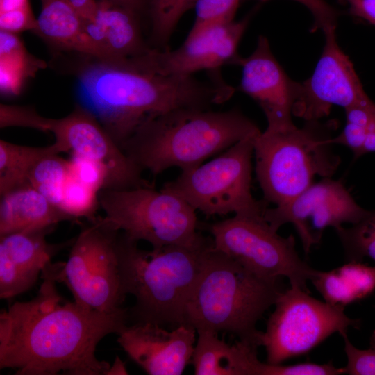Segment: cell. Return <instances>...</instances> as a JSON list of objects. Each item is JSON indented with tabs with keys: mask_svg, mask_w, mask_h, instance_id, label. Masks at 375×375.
Here are the masks:
<instances>
[{
	"mask_svg": "<svg viewBox=\"0 0 375 375\" xmlns=\"http://www.w3.org/2000/svg\"><path fill=\"white\" fill-rule=\"evenodd\" d=\"M97 3L94 17L84 24L94 58L121 60L142 54L150 48L143 40L137 12L106 1Z\"/></svg>",
	"mask_w": 375,
	"mask_h": 375,
	"instance_id": "cell-19",
	"label": "cell"
},
{
	"mask_svg": "<svg viewBox=\"0 0 375 375\" xmlns=\"http://www.w3.org/2000/svg\"><path fill=\"white\" fill-rule=\"evenodd\" d=\"M335 124L319 121L261 132L255 139L256 174L264 200L275 206L290 201L314 183L316 176L330 178L340 157L331 146Z\"/></svg>",
	"mask_w": 375,
	"mask_h": 375,
	"instance_id": "cell-6",
	"label": "cell"
},
{
	"mask_svg": "<svg viewBox=\"0 0 375 375\" xmlns=\"http://www.w3.org/2000/svg\"><path fill=\"white\" fill-rule=\"evenodd\" d=\"M369 344L371 348L375 349V330L373 331L370 337Z\"/></svg>",
	"mask_w": 375,
	"mask_h": 375,
	"instance_id": "cell-42",
	"label": "cell"
},
{
	"mask_svg": "<svg viewBox=\"0 0 375 375\" xmlns=\"http://www.w3.org/2000/svg\"><path fill=\"white\" fill-rule=\"evenodd\" d=\"M197 0H151V38L156 46H165L182 15Z\"/></svg>",
	"mask_w": 375,
	"mask_h": 375,
	"instance_id": "cell-27",
	"label": "cell"
},
{
	"mask_svg": "<svg viewBox=\"0 0 375 375\" xmlns=\"http://www.w3.org/2000/svg\"><path fill=\"white\" fill-rule=\"evenodd\" d=\"M51 153L60 154L53 144L34 147L0 140V195L29 185V174L35 165Z\"/></svg>",
	"mask_w": 375,
	"mask_h": 375,
	"instance_id": "cell-24",
	"label": "cell"
},
{
	"mask_svg": "<svg viewBox=\"0 0 375 375\" xmlns=\"http://www.w3.org/2000/svg\"><path fill=\"white\" fill-rule=\"evenodd\" d=\"M42 9L33 31L59 50L94 56L85 33V20L64 0H41Z\"/></svg>",
	"mask_w": 375,
	"mask_h": 375,
	"instance_id": "cell-21",
	"label": "cell"
},
{
	"mask_svg": "<svg viewBox=\"0 0 375 375\" xmlns=\"http://www.w3.org/2000/svg\"><path fill=\"white\" fill-rule=\"evenodd\" d=\"M344 341L347 363L344 374L349 375H375V349H360L349 340L347 331L340 333Z\"/></svg>",
	"mask_w": 375,
	"mask_h": 375,
	"instance_id": "cell-34",
	"label": "cell"
},
{
	"mask_svg": "<svg viewBox=\"0 0 375 375\" xmlns=\"http://www.w3.org/2000/svg\"><path fill=\"white\" fill-rule=\"evenodd\" d=\"M335 29L323 31L325 43L315 70L299 83L292 114L306 122L328 116L334 106L346 109L370 100L352 62L338 43Z\"/></svg>",
	"mask_w": 375,
	"mask_h": 375,
	"instance_id": "cell-14",
	"label": "cell"
},
{
	"mask_svg": "<svg viewBox=\"0 0 375 375\" xmlns=\"http://www.w3.org/2000/svg\"><path fill=\"white\" fill-rule=\"evenodd\" d=\"M369 212L356 201L341 181L330 177L314 182L282 206L267 208L264 217L276 231L287 223L292 224L308 255L312 247L320 243L326 228L356 224Z\"/></svg>",
	"mask_w": 375,
	"mask_h": 375,
	"instance_id": "cell-12",
	"label": "cell"
},
{
	"mask_svg": "<svg viewBox=\"0 0 375 375\" xmlns=\"http://www.w3.org/2000/svg\"><path fill=\"white\" fill-rule=\"evenodd\" d=\"M36 22L31 5L0 12L1 31L16 34L24 31H33L36 27Z\"/></svg>",
	"mask_w": 375,
	"mask_h": 375,
	"instance_id": "cell-36",
	"label": "cell"
},
{
	"mask_svg": "<svg viewBox=\"0 0 375 375\" xmlns=\"http://www.w3.org/2000/svg\"><path fill=\"white\" fill-rule=\"evenodd\" d=\"M52 119L41 116L28 106H12L1 103L0 127L20 126L50 132Z\"/></svg>",
	"mask_w": 375,
	"mask_h": 375,
	"instance_id": "cell-31",
	"label": "cell"
},
{
	"mask_svg": "<svg viewBox=\"0 0 375 375\" xmlns=\"http://www.w3.org/2000/svg\"><path fill=\"white\" fill-rule=\"evenodd\" d=\"M85 20H92L97 10V0H64Z\"/></svg>",
	"mask_w": 375,
	"mask_h": 375,
	"instance_id": "cell-38",
	"label": "cell"
},
{
	"mask_svg": "<svg viewBox=\"0 0 375 375\" xmlns=\"http://www.w3.org/2000/svg\"><path fill=\"white\" fill-rule=\"evenodd\" d=\"M99 206V192L83 183L72 174L67 183L60 208L74 221L79 218L92 220Z\"/></svg>",
	"mask_w": 375,
	"mask_h": 375,
	"instance_id": "cell-28",
	"label": "cell"
},
{
	"mask_svg": "<svg viewBox=\"0 0 375 375\" xmlns=\"http://www.w3.org/2000/svg\"><path fill=\"white\" fill-rule=\"evenodd\" d=\"M240 0H197L196 17L185 40L196 38L208 28L233 21Z\"/></svg>",
	"mask_w": 375,
	"mask_h": 375,
	"instance_id": "cell-29",
	"label": "cell"
},
{
	"mask_svg": "<svg viewBox=\"0 0 375 375\" xmlns=\"http://www.w3.org/2000/svg\"><path fill=\"white\" fill-rule=\"evenodd\" d=\"M278 281L258 276L212 243L185 303L183 324L224 331L259 347L262 331L256 324L283 292Z\"/></svg>",
	"mask_w": 375,
	"mask_h": 375,
	"instance_id": "cell-4",
	"label": "cell"
},
{
	"mask_svg": "<svg viewBox=\"0 0 375 375\" xmlns=\"http://www.w3.org/2000/svg\"><path fill=\"white\" fill-rule=\"evenodd\" d=\"M274 306L261 335L270 364L303 355L334 333L358 328L361 324L344 313L345 307L321 301L297 288L284 290Z\"/></svg>",
	"mask_w": 375,
	"mask_h": 375,
	"instance_id": "cell-11",
	"label": "cell"
},
{
	"mask_svg": "<svg viewBox=\"0 0 375 375\" xmlns=\"http://www.w3.org/2000/svg\"><path fill=\"white\" fill-rule=\"evenodd\" d=\"M258 135L240 140L206 163L181 171L161 190L206 216L264 213L267 203L256 200L251 193L252 158Z\"/></svg>",
	"mask_w": 375,
	"mask_h": 375,
	"instance_id": "cell-8",
	"label": "cell"
},
{
	"mask_svg": "<svg viewBox=\"0 0 375 375\" xmlns=\"http://www.w3.org/2000/svg\"><path fill=\"white\" fill-rule=\"evenodd\" d=\"M197 331L182 324L169 331L151 322L126 325L117 342L129 358L149 375H181L190 363Z\"/></svg>",
	"mask_w": 375,
	"mask_h": 375,
	"instance_id": "cell-17",
	"label": "cell"
},
{
	"mask_svg": "<svg viewBox=\"0 0 375 375\" xmlns=\"http://www.w3.org/2000/svg\"><path fill=\"white\" fill-rule=\"evenodd\" d=\"M88 221L75 238L67 260L51 263L50 269L78 303L100 312H115L122 308L126 297L116 246L119 231L102 217Z\"/></svg>",
	"mask_w": 375,
	"mask_h": 375,
	"instance_id": "cell-10",
	"label": "cell"
},
{
	"mask_svg": "<svg viewBox=\"0 0 375 375\" xmlns=\"http://www.w3.org/2000/svg\"><path fill=\"white\" fill-rule=\"evenodd\" d=\"M1 92L16 95L24 80L44 63L26 52L16 33L0 31Z\"/></svg>",
	"mask_w": 375,
	"mask_h": 375,
	"instance_id": "cell-23",
	"label": "cell"
},
{
	"mask_svg": "<svg viewBox=\"0 0 375 375\" xmlns=\"http://www.w3.org/2000/svg\"><path fill=\"white\" fill-rule=\"evenodd\" d=\"M353 290L358 301L372 294L375 290V265L362 262H348L337 267Z\"/></svg>",
	"mask_w": 375,
	"mask_h": 375,
	"instance_id": "cell-32",
	"label": "cell"
},
{
	"mask_svg": "<svg viewBox=\"0 0 375 375\" xmlns=\"http://www.w3.org/2000/svg\"><path fill=\"white\" fill-rule=\"evenodd\" d=\"M69 162L72 176L83 183L98 192L108 188V174L101 165L72 154Z\"/></svg>",
	"mask_w": 375,
	"mask_h": 375,
	"instance_id": "cell-33",
	"label": "cell"
},
{
	"mask_svg": "<svg viewBox=\"0 0 375 375\" xmlns=\"http://www.w3.org/2000/svg\"><path fill=\"white\" fill-rule=\"evenodd\" d=\"M76 72L80 106L93 115L114 141L122 145L145 123L183 109H212L235 89L212 71L206 80L163 76L138 56L121 60L88 56Z\"/></svg>",
	"mask_w": 375,
	"mask_h": 375,
	"instance_id": "cell-2",
	"label": "cell"
},
{
	"mask_svg": "<svg viewBox=\"0 0 375 375\" xmlns=\"http://www.w3.org/2000/svg\"><path fill=\"white\" fill-rule=\"evenodd\" d=\"M50 132L59 153L70 152L103 167L108 174V190L153 186L97 118L80 105L65 117L52 119Z\"/></svg>",
	"mask_w": 375,
	"mask_h": 375,
	"instance_id": "cell-13",
	"label": "cell"
},
{
	"mask_svg": "<svg viewBox=\"0 0 375 375\" xmlns=\"http://www.w3.org/2000/svg\"><path fill=\"white\" fill-rule=\"evenodd\" d=\"M54 228L11 233L0 237V298L10 299L31 288L51 258L74 239L49 243Z\"/></svg>",
	"mask_w": 375,
	"mask_h": 375,
	"instance_id": "cell-18",
	"label": "cell"
},
{
	"mask_svg": "<svg viewBox=\"0 0 375 375\" xmlns=\"http://www.w3.org/2000/svg\"><path fill=\"white\" fill-rule=\"evenodd\" d=\"M233 64L242 67L239 89L262 110L269 130L295 126L292 119L299 83L292 80L273 55L269 41L258 37L256 47L247 58L240 56Z\"/></svg>",
	"mask_w": 375,
	"mask_h": 375,
	"instance_id": "cell-16",
	"label": "cell"
},
{
	"mask_svg": "<svg viewBox=\"0 0 375 375\" xmlns=\"http://www.w3.org/2000/svg\"><path fill=\"white\" fill-rule=\"evenodd\" d=\"M49 265L35 297L0 313V369L17 375H106L111 365L97 358V347L127 325L128 311L103 312L65 300Z\"/></svg>",
	"mask_w": 375,
	"mask_h": 375,
	"instance_id": "cell-1",
	"label": "cell"
},
{
	"mask_svg": "<svg viewBox=\"0 0 375 375\" xmlns=\"http://www.w3.org/2000/svg\"><path fill=\"white\" fill-rule=\"evenodd\" d=\"M347 262H362L367 258L375 262V210L350 227L335 229Z\"/></svg>",
	"mask_w": 375,
	"mask_h": 375,
	"instance_id": "cell-26",
	"label": "cell"
},
{
	"mask_svg": "<svg viewBox=\"0 0 375 375\" xmlns=\"http://www.w3.org/2000/svg\"><path fill=\"white\" fill-rule=\"evenodd\" d=\"M138 243L119 232L116 246L121 282L125 294L135 299L130 311L135 323L182 325L185 303L212 239L198 249L170 245L144 250Z\"/></svg>",
	"mask_w": 375,
	"mask_h": 375,
	"instance_id": "cell-5",
	"label": "cell"
},
{
	"mask_svg": "<svg viewBox=\"0 0 375 375\" xmlns=\"http://www.w3.org/2000/svg\"><path fill=\"white\" fill-rule=\"evenodd\" d=\"M190 363L196 375H240L245 342L238 340L229 344L220 339L218 333L197 331Z\"/></svg>",
	"mask_w": 375,
	"mask_h": 375,
	"instance_id": "cell-22",
	"label": "cell"
},
{
	"mask_svg": "<svg viewBox=\"0 0 375 375\" xmlns=\"http://www.w3.org/2000/svg\"><path fill=\"white\" fill-rule=\"evenodd\" d=\"M30 6L28 0H0V12Z\"/></svg>",
	"mask_w": 375,
	"mask_h": 375,
	"instance_id": "cell-40",
	"label": "cell"
},
{
	"mask_svg": "<svg viewBox=\"0 0 375 375\" xmlns=\"http://www.w3.org/2000/svg\"><path fill=\"white\" fill-rule=\"evenodd\" d=\"M128 374L125 362L116 356L112 365H110L106 375Z\"/></svg>",
	"mask_w": 375,
	"mask_h": 375,
	"instance_id": "cell-41",
	"label": "cell"
},
{
	"mask_svg": "<svg viewBox=\"0 0 375 375\" xmlns=\"http://www.w3.org/2000/svg\"><path fill=\"white\" fill-rule=\"evenodd\" d=\"M122 6L133 10L138 13L149 6L151 0H97Z\"/></svg>",
	"mask_w": 375,
	"mask_h": 375,
	"instance_id": "cell-39",
	"label": "cell"
},
{
	"mask_svg": "<svg viewBox=\"0 0 375 375\" xmlns=\"http://www.w3.org/2000/svg\"><path fill=\"white\" fill-rule=\"evenodd\" d=\"M267 1L268 0H260ZM306 6L314 17L312 31L321 29L322 31L336 28L339 12L325 0H292Z\"/></svg>",
	"mask_w": 375,
	"mask_h": 375,
	"instance_id": "cell-35",
	"label": "cell"
},
{
	"mask_svg": "<svg viewBox=\"0 0 375 375\" xmlns=\"http://www.w3.org/2000/svg\"><path fill=\"white\" fill-rule=\"evenodd\" d=\"M261 133L236 108L183 109L142 125L122 149L142 171L156 176L171 167L181 171L201 165L248 137Z\"/></svg>",
	"mask_w": 375,
	"mask_h": 375,
	"instance_id": "cell-3",
	"label": "cell"
},
{
	"mask_svg": "<svg viewBox=\"0 0 375 375\" xmlns=\"http://www.w3.org/2000/svg\"><path fill=\"white\" fill-rule=\"evenodd\" d=\"M73 219L30 185L1 196L0 237L6 235L54 228Z\"/></svg>",
	"mask_w": 375,
	"mask_h": 375,
	"instance_id": "cell-20",
	"label": "cell"
},
{
	"mask_svg": "<svg viewBox=\"0 0 375 375\" xmlns=\"http://www.w3.org/2000/svg\"><path fill=\"white\" fill-rule=\"evenodd\" d=\"M347 4L349 14L375 26V0H340Z\"/></svg>",
	"mask_w": 375,
	"mask_h": 375,
	"instance_id": "cell-37",
	"label": "cell"
},
{
	"mask_svg": "<svg viewBox=\"0 0 375 375\" xmlns=\"http://www.w3.org/2000/svg\"><path fill=\"white\" fill-rule=\"evenodd\" d=\"M71 177L69 160L51 153L35 165L29 174L28 183L60 208L65 187Z\"/></svg>",
	"mask_w": 375,
	"mask_h": 375,
	"instance_id": "cell-25",
	"label": "cell"
},
{
	"mask_svg": "<svg viewBox=\"0 0 375 375\" xmlns=\"http://www.w3.org/2000/svg\"><path fill=\"white\" fill-rule=\"evenodd\" d=\"M264 213L234 215L209 225L214 248L260 278L286 277L290 287L310 293L307 283L317 269L299 257L294 237L278 235Z\"/></svg>",
	"mask_w": 375,
	"mask_h": 375,
	"instance_id": "cell-9",
	"label": "cell"
},
{
	"mask_svg": "<svg viewBox=\"0 0 375 375\" xmlns=\"http://www.w3.org/2000/svg\"><path fill=\"white\" fill-rule=\"evenodd\" d=\"M250 15L235 22L210 27L194 38L185 40L174 50L149 48L140 55L151 71L163 76H192L201 70L219 69L233 64L239 56L237 49Z\"/></svg>",
	"mask_w": 375,
	"mask_h": 375,
	"instance_id": "cell-15",
	"label": "cell"
},
{
	"mask_svg": "<svg viewBox=\"0 0 375 375\" xmlns=\"http://www.w3.org/2000/svg\"><path fill=\"white\" fill-rule=\"evenodd\" d=\"M99 201L106 223L131 240L149 242L152 248L198 249L211 240L198 233L193 208L178 196L153 186L102 190Z\"/></svg>",
	"mask_w": 375,
	"mask_h": 375,
	"instance_id": "cell-7",
	"label": "cell"
},
{
	"mask_svg": "<svg viewBox=\"0 0 375 375\" xmlns=\"http://www.w3.org/2000/svg\"><path fill=\"white\" fill-rule=\"evenodd\" d=\"M310 281L324 301L331 306L345 307L358 301L353 290L337 268L326 272L317 270Z\"/></svg>",
	"mask_w": 375,
	"mask_h": 375,
	"instance_id": "cell-30",
	"label": "cell"
}]
</instances>
